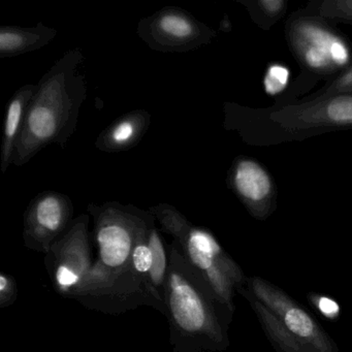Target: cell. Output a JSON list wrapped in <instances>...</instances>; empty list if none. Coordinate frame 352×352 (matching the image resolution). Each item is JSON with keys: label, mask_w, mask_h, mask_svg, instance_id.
I'll return each instance as SVG.
<instances>
[{"label": "cell", "mask_w": 352, "mask_h": 352, "mask_svg": "<svg viewBox=\"0 0 352 352\" xmlns=\"http://www.w3.org/2000/svg\"><path fill=\"white\" fill-rule=\"evenodd\" d=\"M58 32L43 23L32 28L3 25L0 28V57L13 58L44 48Z\"/></svg>", "instance_id": "obj_11"}, {"label": "cell", "mask_w": 352, "mask_h": 352, "mask_svg": "<svg viewBox=\"0 0 352 352\" xmlns=\"http://www.w3.org/2000/svg\"><path fill=\"white\" fill-rule=\"evenodd\" d=\"M170 307L177 324L188 333L203 331L208 322L205 304L195 288L180 274L168 278Z\"/></svg>", "instance_id": "obj_8"}, {"label": "cell", "mask_w": 352, "mask_h": 352, "mask_svg": "<svg viewBox=\"0 0 352 352\" xmlns=\"http://www.w3.org/2000/svg\"><path fill=\"white\" fill-rule=\"evenodd\" d=\"M138 36L152 50L187 53L211 44L217 32L184 9L162 8L138 25Z\"/></svg>", "instance_id": "obj_5"}, {"label": "cell", "mask_w": 352, "mask_h": 352, "mask_svg": "<svg viewBox=\"0 0 352 352\" xmlns=\"http://www.w3.org/2000/svg\"><path fill=\"white\" fill-rule=\"evenodd\" d=\"M151 120V114L141 109L122 115L100 133L96 141V149L107 153L133 149L147 133Z\"/></svg>", "instance_id": "obj_9"}, {"label": "cell", "mask_w": 352, "mask_h": 352, "mask_svg": "<svg viewBox=\"0 0 352 352\" xmlns=\"http://www.w3.org/2000/svg\"><path fill=\"white\" fill-rule=\"evenodd\" d=\"M220 30L223 32H230L232 30V22L230 21V18L228 16H224L223 19L220 22Z\"/></svg>", "instance_id": "obj_22"}, {"label": "cell", "mask_w": 352, "mask_h": 352, "mask_svg": "<svg viewBox=\"0 0 352 352\" xmlns=\"http://www.w3.org/2000/svg\"><path fill=\"white\" fill-rule=\"evenodd\" d=\"M319 310L327 317H335L339 313V305L329 298H319Z\"/></svg>", "instance_id": "obj_20"}, {"label": "cell", "mask_w": 352, "mask_h": 352, "mask_svg": "<svg viewBox=\"0 0 352 352\" xmlns=\"http://www.w3.org/2000/svg\"><path fill=\"white\" fill-rule=\"evenodd\" d=\"M80 277L75 269L67 265H60L57 269L56 280L59 287L63 290H69L78 283Z\"/></svg>", "instance_id": "obj_19"}, {"label": "cell", "mask_w": 352, "mask_h": 352, "mask_svg": "<svg viewBox=\"0 0 352 352\" xmlns=\"http://www.w3.org/2000/svg\"><path fill=\"white\" fill-rule=\"evenodd\" d=\"M284 34L300 74L275 104L304 98L318 82L335 79L352 65V43L308 7L289 16Z\"/></svg>", "instance_id": "obj_3"}, {"label": "cell", "mask_w": 352, "mask_h": 352, "mask_svg": "<svg viewBox=\"0 0 352 352\" xmlns=\"http://www.w3.org/2000/svg\"><path fill=\"white\" fill-rule=\"evenodd\" d=\"M283 319L288 331L302 339H313L316 335L314 321L302 309L288 307L283 311Z\"/></svg>", "instance_id": "obj_15"}, {"label": "cell", "mask_w": 352, "mask_h": 352, "mask_svg": "<svg viewBox=\"0 0 352 352\" xmlns=\"http://www.w3.org/2000/svg\"><path fill=\"white\" fill-rule=\"evenodd\" d=\"M337 94H352V65L335 79L321 86L317 91L309 96H305L302 98L314 100V98H327V96H337Z\"/></svg>", "instance_id": "obj_16"}, {"label": "cell", "mask_w": 352, "mask_h": 352, "mask_svg": "<svg viewBox=\"0 0 352 352\" xmlns=\"http://www.w3.org/2000/svg\"><path fill=\"white\" fill-rule=\"evenodd\" d=\"M223 127L243 143L272 147L302 142L324 133L352 131V94L300 100L265 108H251L228 102Z\"/></svg>", "instance_id": "obj_1"}, {"label": "cell", "mask_w": 352, "mask_h": 352, "mask_svg": "<svg viewBox=\"0 0 352 352\" xmlns=\"http://www.w3.org/2000/svg\"><path fill=\"white\" fill-rule=\"evenodd\" d=\"M74 214L69 197L55 190L38 193L25 213V234L38 242H49L69 226Z\"/></svg>", "instance_id": "obj_7"}, {"label": "cell", "mask_w": 352, "mask_h": 352, "mask_svg": "<svg viewBox=\"0 0 352 352\" xmlns=\"http://www.w3.org/2000/svg\"><path fill=\"white\" fill-rule=\"evenodd\" d=\"M292 85V71L283 63H270L263 78V90L271 98H281Z\"/></svg>", "instance_id": "obj_14"}, {"label": "cell", "mask_w": 352, "mask_h": 352, "mask_svg": "<svg viewBox=\"0 0 352 352\" xmlns=\"http://www.w3.org/2000/svg\"><path fill=\"white\" fill-rule=\"evenodd\" d=\"M148 244L153 255V263L150 273L154 283L158 285L162 283L166 273V257L162 239L155 228H151L148 234Z\"/></svg>", "instance_id": "obj_17"}, {"label": "cell", "mask_w": 352, "mask_h": 352, "mask_svg": "<svg viewBox=\"0 0 352 352\" xmlns=\"http://www.w3.org/2000/svg\"><path fill=\"white\" fill-rule=\"evenodd\" d=\"M96 219V239L102 263L118 267L129 258L135 240L151 230V213L118 201L88 206Z\"/></svg>", "instance_id": "obj_4"}, {"label": "cell", "mask_w": 352, "mask_h": 352, "mask_svg": "<svg viewBox=\"0 0 352 352\" xmlns=\"http://www.w3.org/2000/svg\"><path fill=\"white\" fill-rule=\"evenodd\" d=\"M307 7L331 23L352 25V0H313Z\"/></svg>", "instance_id": "obj_13"}, {"label": "cell", "mask_w": 352, "mask_h": 352, "mask_svg": "<svg viewBox=\"0 0 352 352\" xmlns=\"http://www.w3.org/2000/svg\"><path fill=\"white\" fill-rule=\"evenodd\" d=\"M226 184L253 216L265 217L276 208L278 189L275 181L255 158L244 155L234 158Z\"/></svg>", "instance_id": "obj_6"}, {"label": "cell", "mask_w": 352, "mask_h": 352, "mask_svg": "<svg viewBox=\"0 0 352 352\" xmlns=\"http://www.w3.org/2000/svg\"><path fill=\"white\" fill-rule=\"evenodd\" d=\"M10 288V281L5 275L0 276V292L1 294H7L8 290Z\"/></svg>", "instance_id": "obj_21"}, {"label": "cell", "mask_w": 352, "mask_h": 352, "mask_svg": "<svg viewBox=\"0 0 352 352\" xmlns=\"http://www.w3.org/2000/svg\"><path fill=\"white\" fill-rule=\"evenodd\" d=\"M38 89V84H26L12 96L6 109L3 141L0 146V172L6 174L13 164L14 152L23 129L30 102Z\"/></svg>", "instance_id": "obj_10"}, {"label": "cell", "mask_w": 352, "mask_h": 352, "mask_svg": "<svg viewBox=\"0 0 352 352\" xmlns=\"http://www.w3.org/2000/svg\"><path fill=\"white\" fill-rule=\"evenodd\" d=\"M236 3L248 12L255 25L265 32L272 30L288 9L287 0H236Z\"/></svg>", "instance_id": "obj_12"}, {"label": "cell", "mask_w": 352, "mask_h": 352, "mask_svg": "<svg viewBox=\"0 0 352 352\" xmlns=\"http://www.w3.org/2000/svg\"><path fill=\"white\" fill-rule=\"evenodd\" d=\"M84 60L80 49H72L43 76L26 112L13 166H25L50 145L63 149L75 133L87 98Z\"/></svg>", "instance_id": "obj_2"}, {"label": "cell", "mask_w": 352, "mask_h": 352, "mask_svg": "<svg viewBox=\"0 0 352 352\" xmlns=\"http://www.w3.org/2000/svg\"><path fill=\"white\" fill-rule=\"evenodd\" d=\"M144 236L141 241L137 243L133 252V265L140 273H147V272L151 271L152 263H153V255H152L149 244L142 241Z\"/></svg>", "instance_id": "obj_18"}]
</instances>
